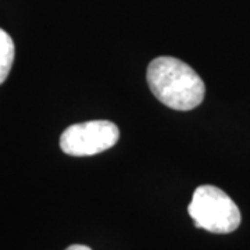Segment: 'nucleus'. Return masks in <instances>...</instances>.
<instances>
[{
	"mask_svg": "<svg viewBox=\"0 0 250 250\" xmlns=\"http://www.w3.org/2000/svg\"><path fill=\"white\" fill-rule=\"evenodd\" d=\"M146 78L153 95L174 110L189 111L205 99L206 86L200 75L175 57L161 56L152 60Z\"/></svg>",
	"mask_w": 250,
	"mask_h": 250,
	"instance_id": "1",
	"label": "nucleus"
},
{
	"mask_svg": "<svg viewBox=\"0 0 250 250\" xmlns=\"http://www.w3.org/2000/svg\"><path fill=\"white\" fill-rule=\"evenodd\" d=\"M188 211L195 227L208 232L231 233L241 225L239 207L224 190L213 185L197 188Z\"/></svg>",
	"mask_w": 250,
	"mask_h": 250,
	"instance_id": "2",
	"label": "nucleus"
},
{
	"mask_svg": "<svg viewBox=\"0 0 250 250\" xmlns=\"http://www.w3.org/2000/svg\"><path fill=\"white\" fill-rule=\"evenodd\" d=\"M118 138L120 129L114 123L95 120L68 126L60 136V147L68 156H95L113 147Z\"/></svg>",
	"mask_w": 250,
	"mask_h": 250,
	"instance_id": "3",
	"label": "nucleus"
},
{
	"mask_svg": "<svg viewBox=\"0 0 250 250\" xmlns=\"http://www.w3.org/2000/svg\"><path fill=\"white\" fill-rule=\"evenodd\" d=\"M14 62V42L11 36L0 28V85L9 77Z\"/></svg>",
	"mask_w": 250,
	"mask_h": 250,
	"instance_id": "4",
	"label": "nucleus"
},
{
	"mask_svg": "<svg viewBox=\"0 0 250 250\" xmlns=\"http://www.w3.org/2000/svg\"><path fill=\"white\" fill-rule=\"evenodd\" d=\"M65 250H92L88 246L85 245H72V246H68Z\"/></svg>",
	"mask_w": 250,
	"mask_h": 250,
	"instance_id": "5",
	"label": "nucleus"
}]
</instances>
